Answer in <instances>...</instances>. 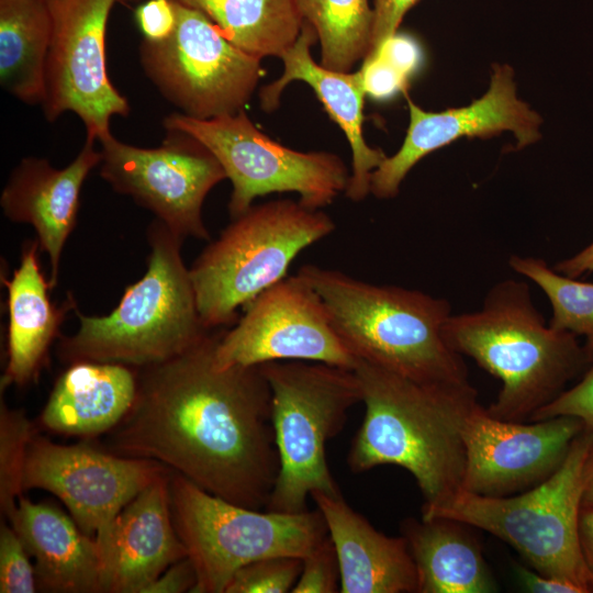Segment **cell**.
<instances>
[{"instance_id":"b9f144b4","label":"cell","mask_w":593,"mask_h":593,"mask_svg":"<svg viewBox=\"0 0 593 593\" xmlns=\"http://www.w3.org/2000/svg\"><path fill=\"white\" fill-rule=\"evenodd\" d=\"M553 269L571 278L593 272V242L572 257L557 262Z\"/></svg>"},{"instance_id":"4316f807","label":"cell","mask_w":593,"mask_h":593,"mask_svg":"<svg viewBox=\"0 0 593 593\" xmlns=\"http://www.w3.org/2000/svg\"><path fill=\"white\" fill-rule=\"evenodd\" d=\"M208 16L234 45L259 59L281 58L304 20L294 0H172Z\"/></svg>"},{"instance_id":"1f68e13d","label":"cell","mask_w":593,"mask_h":593,"mask_svg":"<svg viewBox=\"0 0 593 593\" xmlns=\"http://www.w3.org/2000/svg\"><path fill=\"white\" fill-rule=\"evenodd\" d=\"M35 568L21 538L11 526L0 528V592L33 593L36 589Z\"/></svg>"},{"instance_id":"d590c367","label":"cell","mask_w":593,"mask_h":593,"mask_svg":"<svg viewBox=\"0 0 593 593\" xmlns=\"http://www.w3.org/2000/svg\"><path fill=\"white\" fill-rule=\"evenodd\" d=\"M135 21L147 41H163L175 30L177 14L172 0H146L135 9Z\"/></svg>"},{"instance_id":"ee69618b","label":"cell","mask_w":593,"mask_h":593,"mask_svg":"<svg viewBox=\"0 0 593 593\" xmlns=\"http://www.w3.org/2000/svg\"><path fill=\"white\" fill-rule=\"evenodd\" d=\"M124 3H141L143 0H121Z\"/></svg>"},{"instance_id":"9c48e42d","label":"cell","mask_w":593,"mask_h":593,"mask_svg":"<svg viewBox=\"0 0 593 593\" xmlns=\"http://www.w3.org/2000/svg\"><path fill=\"white\" fill-rule=\"evenodd\" d=\"M169 489L174 525L197 572L193 593H225L244 566L277 556L303 559L328 535L318 510L280 513L245 507L178 473Z\"/></svg>"},{"instance_id":"8fae6325","label":"cell","mask_w":593,"mask_h":593,"mask_svg":"<svg viewBox=\"0 0 593 593\" xmlns=\"http://www.w3.org/2000/svg\"><path fill=\"white\" fill-rule=\"evenodd\" d=\"M177 22L163 41L143 38L146 76L182 114L206 120L244 110L264 69L203 13L175 2Z\"/></svg>"},{"instance_id":"2e32d148","label":"cell","mask_w":593,"mask_h":593,"mask_svg":"<svg viewBox=\"0 0 593 593\" xmlns=\"http://www.w3.org/2000/svg\"><path fill=\"white\" fill-rule=\"evenodd\" d=\"M584 429L572 416L502 421L480 403L465 426L462 489L482 496H508L548 479Z\"/></svg>"},{"instance_id":"ac0fdd59","label":"cell","mask_w":593,"mask_h":593,"mask_svg":"<svg viewBox=\"0 0 593 593\" xmlns=\"http://www.w3.org/2000/svg\"><path fill=\"white\" fill-rule=\"evenodd\" d=\"M100 161L101 150L86 138L76 158L61 169L44 158H23L2 190L0 205L5 217L34 227L40 250L49 259L52 289L57 284L64 246L77 224L82 184Z\"/></svg>"},{"instance_id":"7c38bea8","label":"cell","mask_w":593,"mask_h":593,"mask_svg":"<svg viewBox=\"0 0 593 593\" xmlns=\"http://www.w3.org/2000/svg\"><path fill=\"white\" fill-rule=\"evenodd\" d=\"M100 143V176L115 192L149 210L183 240H210L202 205L213 187L227 178L200 141L184 132L168 131L156 148L133 146L112 134Z\"/></svg>"},{"instance_id":"30bf717a","label":"cell","mask_w":593,"mask_h":593,"mask_svg":"<svg viewBox=\"0 0 593 593\" xmlns=\"http://www.w3.org/2000/svg\"><path fill=\"white\" fill-rule=\"evenodd\" d=\"M163 125L190 134L216 157L232 183V219L257 197L276 192H296L302 204L323 209L349 181L350 171L338 155L283 146L257 128L244 110L206 120L172 113Z\"/></svg>"},{"instance_id":"cb8c5ba5","label":"cell","mask_w":593,"mask_h":593,"mask_svg":"<svg viewBox=\"0 0 593 593\" xmlns=\"http://www.w3.org/2000/svg\"><path fill=\"white\" fill-rule=\"evenodd\" d=\"M137 377L118 362L78 361L58 377L42 424L59 434L92 436L116 426L132 409Z\"/></svg>"},{"instance_id":"4dcf8cb0","label":"cell","mask_w":593,"mask_h":593,"mask_svg":"<svg viewBox=\"0 0 593 593\" xmlns=\"http://www.w3.org/2000/svg\"><path fill=\"white\" fill-rule=\"evenodd\" d=\"M303 559L277 556L253 561L240 568L225 593H287L295 585Z\"/></svg>"},{"instance_id":"4fadbf2b","label":"cell","mask_w":593,"mask_h":593,"mask_svg":"<svg viewBox=\"0 0 593 593\" xmlns=\"http://www.w3.org/2000/svg\"><path fill=\"white\" fill-rule=\"evenodd\" d=\"M116 0H45L51 41L45 66L43 109L53 122L65 112L82 121L87 139L109 137L114 115L130 104L112 85L105 63V33Z\"/></svg>"},{"instance_id":"83f0119b","label":"cell","mask_w":593,"mask_h":593,"mask_svg":"<svg viewBox=\"0 0 593 593\" xmlns=\"http://www.w3.org/2000/svg\"><path fill=\"white\" fill-rule=\"evenodd\" d=\"M316 32L321 65L348 72L370 53L374 12L369 0H294Z\"/></svg>"},{"instance_id":"60d3db41","label":"cell","mask_w":593,"mask_h":593,"mask_svg":"<svg viewBox=\"0 0 593 593\" xmlns=\"http://www.w3.org/2000/svg\"><path fill=\"white\" fill-rule=\"evenodd\" d=\"M582 556L593 582V505H582L579 516Z\"/></svg>"},{"instance_id":"484cf974","label":"cell","mask_w":593,"mask_h":593,"mask_svg":"<svg viewBox=\"0 0 593 593\" xmlns=\"http://www.w3.org/2000/svg\"><path fill=\"white\" fill-rule=\"evenodd\" d=\"M51 16L45 0H0V82L27 104L45 100Z\"/></svg>"},{"instance_id":"5bb4252c","label":"cell","mask_w":593,"mask_h":593,"mask_svg":"<svg viewBox=\"0 0 593 593\" xmlns=\"http://www.w3.org/2000/svg\"><path fill=\"white\" fill-rule=\"evenodd\" d=\"M214 350L221 368L312 361L354 370L358 360L337 335L317 292L298 273L261 292Z\"/></svg>"},{"instance_id":"74e56055","label":"cell","mask_w":593,"mask_h":593,"mask_svg":"<svg viewBox=\"0 0 593 593\" xmlns=\"http://www.w3.org/2000/svg\"><path fill=\"white\" fill-rule=\"evenodd\" d=\"M376 56H382L401 74L410 78L419 66L422 52L418 43L413 37L395 33L373 57Z\"/></svg>"},{"instance_id":"d6a6232c","label":"cell","mask_w":593,"mask_h":593,"mask_svg":"<svg viewBox=\"0 0 593 593\" xmlns=\"http://www.w3.org/2000/svg\"><path fill=\"white\" fill-rule=\"evenodd\" d=\"M291 592H340L339 562L328 535L303 558L301 573Z\"/></svg>"},{"instance_id":"ab89813d","label":"cell","mask_w":593,"mask_h":593,"mask_svg":"<svg viewBox=\"0 0 593 593\" xmlns=\"http://www.w3.org/2000/svg\"><path fill=\"white\" fill-rule=\"evenodd\" d=\"M515 571L524 589L532 593H583L573 583L541 574L523 566H516Z\"/></svg>"},{"instance_id":"d6986e66","label":"cell","mask_w":593,"mask_h":593,"mask_svg":"<svg viewBox=\"0 0 593 593\" xmlns=\"http://www.w3.org/2000/svg\"><path fill=\"white\" fill-rule=\"evenodd\" d=\"M316 40L315 30L304 21L296 41L280 58L283 61L281 77L260 89V107L271 112L278 108L280 97L291 81L307 83L346 135L351 148V171L345 195L354 202H360L370 193L372 172L387 155L380 148L369 146L363 137L362 109L366 92L359 70L335 71L317 64L311 56V46Z\"/></svg>"},{"instance_id":"7bdbcfd3","label":"cell","mask_w":593,"mask_h":593,"mask_svg":"<svg viewBox=\"0 0 593 593\" xmlns=\"http://www.w3.org/2000/svg\"><path fill=\"white\" fill-rule=\"evenodd\" d=\"M582 505H593V446L586 457L583 470Z\"/></svg>"},{"instance_id":"5b68a950","label":"cell","mask_w":593,"mask_h":593,"mask_svg":"<svg viewBox=\"0 0 593 593\" xmlns=\"http://www.w3.org/2000/svg\"><path fill=\"white\" fill-rule=\"evenodd\" d=\"M145 275L126 287L108 315L76 311L78 331L59 338L57 354L67 363L118 362L148 367L167 361L200 343L210 332L199 315L183 239L158 220L149 225Z\"/></svg>"},{"instance_id":"f1b7e54d","label":"cell","mask_w":593,"mask_h":593,"mask_svg":"<svg viewBox=\"0 0 593 593\" xmlns=\"http://www.w3.org/2000/svg\"><path fill=\"white\" fill-rule=\"evenodd\" d=\"M508 266L535 282L551 305L548 324L558 331L584 338V347L593 360V283L567 277L538 257L513 255Z\"/></svg>"},{"instance_id":"8992f818","label":"cell","mask_w":593,"mask_h":593,"mask_svg":"<svg viewBox=\"0 0 593 593\" xmlns=\"http://www.w3.org/2000/svg\"><path fill=\"white\" fill-rule=\"evenodd\" d=\"M335 228L322 209L299 200L251 205L233 217L189 268L203 325L235 324L239 307L283 280L295 257Z\"/></svg>"},{"instance_id":"ffe728a7","label":"cell","mask_w":593,"mask_h":593,"mask_svg":"<svg viewBox=\"0 0 593 593\" xmlns=\"http://www.w3.org/2000/svg\"><path fill=\"white\" fill-rule=\"evenodd\" d=\"M167 473L118 515L103 571V592L144 593L169 566L188 556L172 521Z\"/></svg>"},{"instance_id":"7a4b0ae2","label":"cell","mask_w":593,"mask_h":593,"mask_svg":"<svg viewBox=\"0 0 593 593\" xmlns=\"http://www.w3.org/2000/svg\"><path fill=\"white\" fill-rule=\"evenodd\" d=\"M354 371L365 414L347 456L349 469L356 473L385 465L405 469L422 492V508L461 491L463 430L479 404L474 387L418 382L361 360Z\"/></svg>"},{"instance_id":"836d02e7","label":"cell","mask_w":593,"mask_h":593,"mask_svg":"<svg viewBox=\"0 0 593 593\" xmlns=\"http://www.w3.org/2000/svg\"><path fill=\"white\" fill-rule=\"evenodd\" d=\"M555 416L575 417L583 423L584 428L593 429V366L577 384L566 389L552 402L535 412L528 421Z\"/></svg>"},{"instance_id":"7402d4cb","label":"cell","mask_w":593,"mask_h":593,"mask_svg":"<svg viewBox=\"0 0 593 593\" xmlns=\"http://www.w3.org/2000/svg\"><path fill=\"white\" fill-rule=\"evenodd\" d=\"M40 584L52 592H103V567L96 539L63 511L22 495L9 517Z\"/></svg>"},{"instance_id":"f35d334b","label":"cell","mask_w":593,"mask_h":593,"mask_svg":"<svg viewBox=\"0 0 593 593\" xmlns=\"http://www.w3.org/2000/svg\"><path fill=\"white\" fill-rule=\"evenodd\" d=\"M197 585V572L187 556L169 566L144 593H182L192 592Z\"/></svg>"},{"instance_id":"e575fe53","label":"cell","mask_w":593,"mask_h":593,"mask_svg":"<svg viewBox=\"0 0 593 593\" xmlns=\"http://www.w3.org/2000/svg\"><path fill=\"white\" fill-rule=\"evenodd\" d=\"M366 94L384 100L407 90L409 78L389 64L382 56L367 58L359 69Z\"/></svg>"},{"instance_id":"44dd1931","label":"cell","mask_w":593,"mask_h":593,"mask_svg":"<svg viewBox=\"0 0 593 593\" xmlns=\"http://www.w3.org/2000/svg\"><path fill=\"white\" fill-rule=\"evenodd\" d=\"M340 568V593H417V574L403 535L377 530L342 495L312 493Z\"/></svg>"},{"instance_id":"ba28073f","label":"cell","mask_w":593,"mask_h":593,"mask_svg":"<svg viewBox=\"0 0 593 593\" xmlns=\"http://www.w3.org/2000/svg\"><path fill=\"white\" fill-rule=\"evenodd\" d=\"M271 391L279 474L265 510L300 513L312 493L342 495L326 460V444L361 402L351 369L312 361L260 365Z\"/></svg>"},{"instance_id":"9a60e30c","label":"cell","mask_w":593,"mask_h":593,"mask_svg":"<svg viewBox=\"0 0 593 593\" xmlns=\"http://www.w3.org/2000/svg\"><path fill=\"white\" fill-rule=\"evenodd\" d=\"M165 473L166 467L153 459L121 458L83 445L34 438L26 455L23 490H47L63 501L82 532L94 535L104 571L118 515Z\"/></svg>"},{"instance_id":"603a6c76","label":"cell","mask_w":593,"mask_h":593,"mask_svg":"<svg viewBox=\"0 0 593 593\" xmlns=\"http://www.w3.org/2000/svg\"><path fill=\"white\" fill-rule=\"evenodd\" d=\"M38 249L37 239L24 244L20 265L5 281L8 362L1 388L25 385L36 378L66 314L76 307L71 296L60 306L51 302L52 287L40 267Z\"/></svg>"},{"instance_id":"8d00e7d4","label":"cell","mask_w":593,"mask_h":593,"mask_svg":"<svg viewBox=\"0 0 593 593\" xmlns=\"http://www.w3.org/2000/svg\"><path fill=\"white\" fill-rule=\"evenodd\" d=\"M417 1L418 0H374L372 46L366 58L373 57L381 46L396 33L404 15Z\"/></svg>"},{"instance_id":"277c9868","label":"cell","mask_w":593,"mask_h":593,"mask_svg":"<svg viewBox=\"0 0 593 593\" xmlns=\"http://www.w3.org/2000/svg\"><path fill=\"white\" fill-rule=\"evenodd\" d=\"M331 322L357 360L424 383H466L463 357L444 336L450 303L416 289L373 284L339 270L302 266Z\"/></svg>"},{"instance_id":"f546056e","label":"cell","mask_w":593,"mask_h":593,"mask_svg":"<svg viewBox=\"0 0 593 593\" xmlns=\"http://www.w3.org/2000/svg\"><path fill=\"white\" fill-rule=\"evenodd\" d=\"M32 425L21 411L11 410L1 398L0 405V506L8 518L16 508L23 490L26 455Z\"/></svg>"},{"instance_id":"6da1fadb","label":"cell","mask_w":593,"mask_h":593,"mask_svg":"<svg viewBox=\"0 0 593 593\" xmlns=\"http://www.w3.org/2000/svg\"><path fill=\"white\" fill-rule=\"evenodd\" d=\"M222 331L142 368L114 446L156 460L221 499L264 510L280 469L271 391L260 366L215 363Z\"/></svg>"},{"instance_id":"3957f363","label":"cell","mask_w":593,"mask_h":593,"mask_svg":"<svg viewBox=\"0 0 593 593\" xmlns=\"http://www.w3.org/2000/svg\"><path fill=\"white\" fill-rule=\"evenodd\" d=\"M444 336L452 350L501 381L485 409L502 421H528L593 362L575 335L546 323L523 280H502L480 310L451 314Z\"/></svg>"},{"instance_id":"e0dca14e","label":"cell","mask_w":593,"mask_h":593,"mask_svg":"<svg viewBox=\"0 0 593 593\" xmlns=\"http://www.w3.org/2000/svg\"><path fill=\"white\" fill-rule=\"evenodd\" d=\"M410 124L400 149L387 156L372 172L370 193L378 199L394 198L410 170L426 155L454 141L513 133L518 147L540 138L541 118L516 94L514 71L508 65H494L490 87L467 107L427 112L404 91Z\"/></svg>"},{"instance_id":"d4e9b609","label":"cell","mask_w":593,"mask_h":593,"mask_svg":"<svg viewBox=\"0 0 593 593\" xmlns=\"http://www.w3.org/2000/svg\"><path fill=\"white\" fill-rule=\"evenodd\" d=\"M468 525L443 518H406L401 533L414 560L417 593H492L496 582Z\"/></svg>"},{"instance_id":"52a82bcc","label":"cell","mask_w":593,"mask_h":593,"mask_svg":"<svg viewBox=\"0 0 593 593\" xmlns=\"http://www.w3.org/2000/svg\"><path fill=\"white\" fill-rule=\"evenodd\" d=\"M592 446L593 429L584 428L561 466L541 483L500 497L461 490L439 505L422 508V517L485 530L512 546L533 570L593 592L579 538L583 470Z\"/></svg>"}]
</instances>
